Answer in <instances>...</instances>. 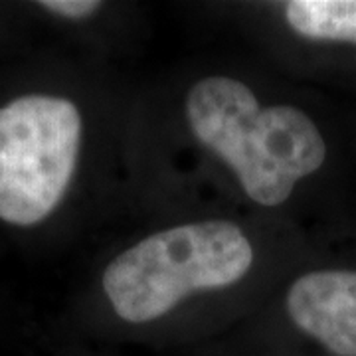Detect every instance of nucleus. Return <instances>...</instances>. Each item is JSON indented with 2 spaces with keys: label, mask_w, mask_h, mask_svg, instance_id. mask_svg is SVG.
<instances>
[{
  "label": "nucleus",
  "mask_w": 356,
  "mask_h": 356,
  "mask_svg": "<svg viewBox=\"0 0 356 356\" xmlns=\"http://www.w3.org/2000/svg\"><path fill=\"white\" fill-rule=\"evenodd\" d=\"M254 245L226 220L182 224L147 236L103 271V291L127 323L165 317L188 295L224 289L254 266Z\"/></svg>",
  "instance_id": "f03ea898"
},
{
  "label": "nucleus",
  "mask_w": 356,
  "mask_h": 356,
  "mask_svg": "<svg viewBox=\"0 0 356 356\" xmlns=\"http://www.w3.org/2000/svg\"><path fill=\"white\" fill-rule=\"evenodd\" d=\"M285 18L303 38L356 44V0H291Z\"/></svg>",
  "instance_id": "39448f33"
},
{
  "label": "nucleus",
  "mask_w": 356,
  "mask_h": 356,
  "mask_svg": "<svg viewBox=\"0 0 356 356\" xmlns=\"http://www.w3.org/2000/svg\"><path fill=\"white\" fill-rule=\"evenodd\" d=\"M184 111L194 137L232 168L245 196L259 206L285 202L295 184L327 159V143L305 111L261 107L254 91L232 77L196 81Z\"/></svg>",
  "instance_id": "f257e3e1"
},
{
  "label": "nucleus",
  "mask_w": 356,
  "mask_h": 356,
  "mask_svg": "<svg viewBox=\"0 0 356 356\" xmlns=\"http://www.w3.org/2000/svg\"><path fill=\"white\" fill-rule=\"evenodd\" d=\"M38 4L44 10L70 20H83L102 8V2L97 0H42Z\"/></svg>",
  "instance_id": "423d86ee"
},
{
  "label": "nucleus",
  "mask_w": 356,
  "mask_h": 356,
  "mask_svg": "<svg viewBox=\"0 0 356 356\" xmlns=\"http://www.w3.org/2000/svg\"><path fill=\"white\" fill-rule=\"evenodd\" d=\"M81 115L70 99L24 95L0 107V220L34 226L74 178Z\"/></svg>",
  "instance_id": "7ed1b4c3"
},
{
  "label": "nucleus",
  "mask_w": 356,
  "mask_h": 356,
  "mask_svg": "<svg viewBox=\"0 0 356 356\" xmlns=\"http://www.w3.org/2000/svg\"><path fill=\"white\" fill-rule=\"evenodd\" d=\"M287 313L334 356H356V271L323 269L293 281Z\"/></svg>",
  "instance_id": "20e7f679"
}]
</instances>
